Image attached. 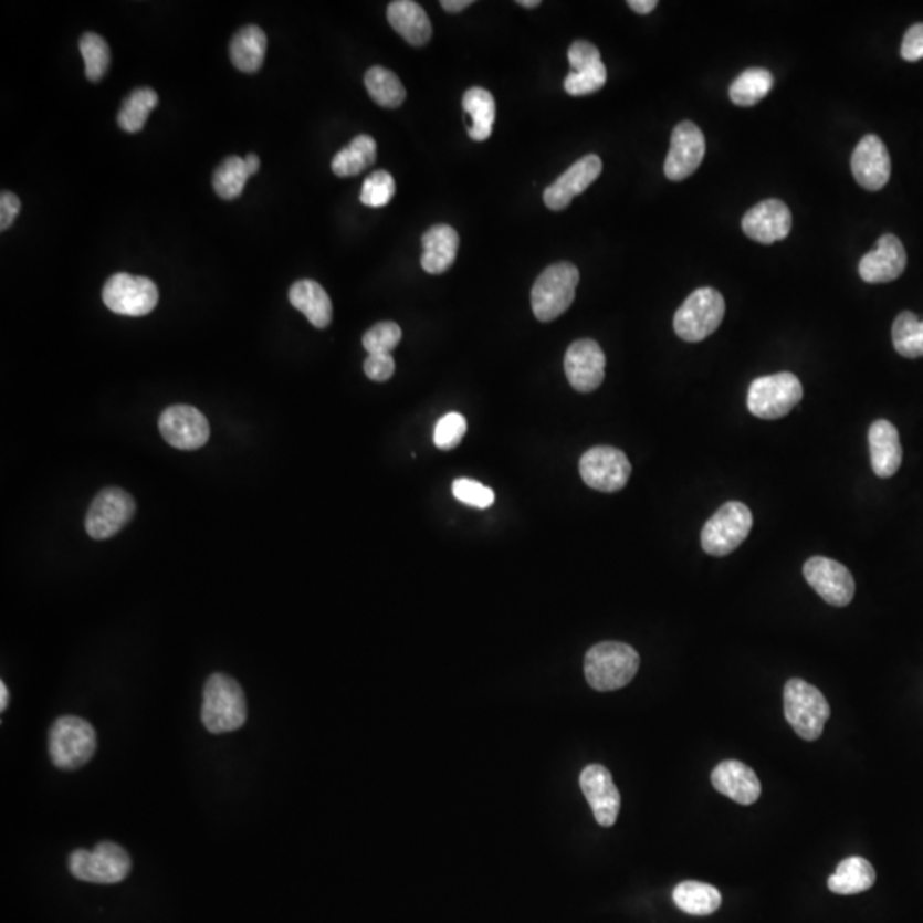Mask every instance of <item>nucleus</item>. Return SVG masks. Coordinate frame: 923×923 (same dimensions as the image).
Here are the masks:
<instances>
[{"instance_id": "obj_29", "label": "nucleus", "mask_w": 923, "mask_h": 923, "mask_svg": "<svg viewBox=\"0 0 923 923\" xmlns=\"http://www.w3.org/2000/svg\"><path fill=\"white\" fill-rule=\"evenodd\" d=\"M874 882L875 871L869 860L862 857H848L841 860L835 874L828 879V888L831 893L859 894L871 890Z\"/></svg>"}, {"instance_id": "obj_18", "label": "nucleus", "mask_w": 923, "mask_h": 923, "mask_svg": "<svg viewBox=\"0 0 923 923\" xmlns=\"http://www.w3.org/2000/svg\"><path fill=\"white\" fill-rule=\"evenodd\" d=\"M790 230V209L778 199L763 200L749 209L743 218V231L746 237L765 245L782 242L788 237Z\"/></svg>"}, {"instance_id": "obj_14", "label": "nucleus", "mask_w": 923, "mask_h": 923, "mask_svg": "<svg viewBox=\"0 0 923 923\" xmlns=\"http://www.w3.org/2000/svg\"><path fill=\"white\" fill-rule=\"evenodd\" d=\"M804 577L822 600L835 607H845L856 596V581L847 566L835 559L815 556L804 565Z\"/></svg>"}, {"instance_id": "obj_51", "label": "nucleus", "mask_w": 923, "mask_h": 923, "mask_svg": "<svg viewBox=\"0 0 923 923\" xmlns=\"http://www.w3.org/2000/svg\"><path fill=\"white\" fill-rule=\"evenodd\" d=\"M516 4L522 6V8H525V9H534V8H539L541 0H518V2H516Z\"/></svg>"}, {"instance_id": "obj_4", "label": "nucleus", "mask_w": 923, "mask_h": 923, "mask_svg": "<svg viewBox=\"0 0 923 923\" xmlns=\"http://www.w3.org/2000/svg\"><path fill=\"white\" fill-rule=\"evenodd\" d=\"M785 719L804 741L821 737L831 709L818 688L803 679H790L784 690Z\"/></svg>"}, {"instance_id": "obj_21", "label": "nucleus", "mask_w": 923, "mask_h": 923, "mask_svg": "<svg viewBox=\"0 0 923 923\" xmlns=\"http://www.w3.org/2000/svg\"><path fill=\"white\" fill-rule=\"evenodd\" d=\"M906 268V252L894 234L879 238L878 247L866 253L859 264V274L866 283L881 284L896 281Z\"/></svg>"}, {"instance_id": "obj_35", "label": "nucleus", "mask_w": 923, "mask_h": 923, "mask_svg": "<svg viewBox=\"0 0 923 923\" xmlns=\"http://www.w3.org/2000/svg\"><path fill=\"white\" fill-rule=\"evenodd\" d=\"M252 177L249 168H247L245 158H238V156H230L218 166L212 177V185H214L216 193L221 199L233 200L242 196L245 189L247 180Z\"/></svg>"}, {"instance_id": "obj_28", "label": "nucleus", "mask_w": 923, "mask_h": 923, "mask_svg": "<svg viewBox=\"0 0 923 923\" xmlns=\"http://www.w3.org/2000/svg\"><path fill=\"white\" fill-rule=\"evenodd\" d=\"M462 106L468 117L471 118L469 125V137L475 143H484L490 139L493 134L494 120H496V103H494L493 95L484 87H471L465 91Z\"/></svg>"}, {"instance_id": "obj_19", "label": "nucleus", "mask_w": 923, "mask_h": 923, "mask_svg": "<svg viewBox=\"0 0 923 923\" xmlns=\"http://www.w3.org/2000/svg\"><path fill=\"white\" fill-rule=\"evenodd\" d=\"M600 171H602V161L599 156L588 155L578 159L558 180L547 187L544 192V204L550 211H563L571 204L575 197L584 193L600 177Z\"/></svg>"}, {"instance_id": "obj_9", "label": "nucleus", "mask_w": 923, "mask_h": 923, "mask_svg": "<svg viewBox=\"0 0 923 923\" xmlns=\"http://www.w3.org/2000/svg\"><path fill=\"white\" fill-rule=\"evenodd\" d=\"M751 528V510L741 502L725 503L701 531V546L710 556H727L747 539Z\"/></svg>"}, {"instance_id": "obj_16", "label": "nucleus", "mask_w": 923, "mask_h": 923, "mask_svg": "<svg viewBox=\"0 0 923 923\" xmlns=\"http://www.w3.org/2000/svg\"><path fill=\"white\" fill-rule=\"evenodd\" d=\"M565 371L569 385L577 392L588 394L599 389L606 377V355L592 339H580L566 350Z\"/></svg>"}, {"instance_id": "obj_6", "label": "nucleus", "mask_w": 923, "mask_h": 923, "mask_svg": "<svg viewBox=\"0 0 923 923\" xmlns=\"http://www.w3.org/2000/svg\"><path fill=\"white\" fill-rule=\"evenodd\" d=\"M725 317V300L713 287H700L675 312L674 331L686 343L712 336Z\"/></svg>"}, {"instance_id": "obj_43", "label": "nucleus", "mask_w": 923, "mask_h": 923, "mask_svg": "<svg viewBox=\"0 0 923 923\" xmlns=\"http://www.w3.org/2000/svg\"><path fill=\"white\" fill-rule=\"evenodd\" d=\"M568 61L574 72L585 71L600 64V52L596 45L585 40H578L568 49Z\"/></svg>"}, {"instance_id": "obj_30", "label": "nucleus", "mask_w": 923, "mask_h": 923, "mask_svg": "<svg viewBox=\"0 0 923 923\" xmlns=\"http://www.w3.org/2000/svg\"><path fill=\"white\" fill-rule=\"evenodd\" d=\"M674 903L688 915H712L722 904V894L715 885L700 881H684L675 885Z\"/></svg>"}, {"instance_id": "obj_2", "label": "nucleus", "mask_w": 923, "mask_h": 923, "mask_svg": "<svg viewBox=\"0 0 923 923\" xmlns=\"http://www.w3.org/2000/svg\"><path fill=\"white\" fill-rule=\"evenodd\" d=\"M202 722L211 734H227L245 724V693L230 675L212 674L206 682Z\"/></svg>"}, {"instance_id": "obj_42", "label": "nucleus", "mask_w": 923, "mask_h": 923, "mask_svg": "<svg viewBox=\"0 0 923 923\" xmlns=\"http://www.w3.org/2000/svg\"><path fill=\"white\" fill-rule=\"evenodd\" d=\"M453 496L464 505L474 506V508H490L494 503V493L484 484L472 481V479H457L453 483Z\"/></svg>"}, {"instance_id": "obj_34", "label": "nucleus", "mask_w": 923, "mask_h": 923, "mask_svg": "<svg viewBox=\"0 0 923 923\" xmlns=\"http://www.w3.org/2000/svg\"><path fill=\"white\" fill-rule=\"evenodd\" d=\"M159 98L151 87H139L125 98L117 115L118 125L125 133H139L146 125L149 114L158 106Z\"/></svg>"}, {"instance_id": "obj_47", "label": "nucleus", "mask_w": 923, "mask_h": 923, "mask_svg": "<svg viewBox=\"0 0 923 923\" xmlns=\"http://www.w3.org/2000/svg\"><path fill=\"white\" fill-rule=\"evenodd\" d=\"M628 6L638 14H650L659 6V2L657 0H630Z\"/></svg>"}, {"instance_id": "obj_49", "label": "nucleus", "mask_w": 923, "mask_h": 923, "mask_svg": "<svg viewBox=\"0 0 923 923\" xmlns=\"http://www.w3.org/2000/svg\"><path fill=\"white\" fill-rule=\"evenodd\" d=\"M245 162L247 168H249L250 175H255L256 171H259V168H261V159H259V156L249 155L245 158Z\"/></svg>"}, {"instance_id": "obj_44", "label": "nucleus", "mask_w": 923, "mask_h": 923, "mask_svg": "<svg viewBox=\"0 0 923 923\" xmlns=\"http://www.w3.org/2000/svg\"><path fill=\"white\" fill-rule=\"evenodd\" d=\"M396 371L392 355H368L365 359V374L369 380L387 381Z\"/></svg>"}, {"instance_id": "obj_3", "label": "nucleus", "mask_w": 923, "mask_h": 923, "mask_svg": "<svg viewBox=\"0 0 923 923\" xmlns=\"http://www.w3.org/2000/svg\"><path fill=\"white\" fill-rule=\"evenodd\" d=\"M96 744L95 728L80 716H61L49 732L50 759L61 769L83 768L95 756Z\"/></svg>"}, {"instance_id": "obj_7", "label": "nucleus", "mask_w": 923, "mask_h": 923, "mask_svg": "<svg viewBox=\"0 0 923 923\" xmlns=\"http://www.w3.org/2000/svg\"><path fill=\"white\" fill-rule=\"evenodd\" d=\"M69 869L81 881L117 884L130 874L133 860L120 845L103 841L95 850H74L69 857Z\"/></svg>"}, {"instance_id": "obj_13", "label": "nucleus", "mask_w": 923, "mask_h": 923, "mask_svg": "<svg viewBox=\"0 0 923 923\" xmlns=\"http://www.w3.org/2000/svg\"><path fill=\"white\" fill-rule=\"evenodd\" d=\"M159 431L178 450H197L208 443L211 428L208 418L193 406L177 403L159 416Z\"/></svg>"}, {"instance_id": "obj_23", "label": "nucleus", "mask_w": 923, "mask_h": 923, "mask_svg": "<svg viewBox=\"0 0 923 923\" xmlns=\"http://www.w3.org/2000/svg\"><path fill=\"white\" fill-rule=\"evenodd\" d=\"M869 449L874 474L882 479L893 478L903 460L900 434L894 424L885 419L875 421L869 430Z\"/></svg>"}, {"instance_id": "obj_5", "label": "nucleus", "mask_w": 923, "mask_h": 923, "mask_svg": "<svg viewBox=\"0 0 923 923\" xmlns=\"http://www.w3.org/2000/svg\"><path fill=\"white\" fill-rule=\"evenodd\" d=\"M580 272L569 262L549 265L532 287V310L537 321L558 318L575 300Z\"/></svg>"}, {"instance_id": "obj_15", "label": "nucleus", "mask_w": 923, "mask_h": 923, "mask_svg": "<svg viewBox=\"0 0 923 923\" xmlns=\"http://www.w3.org/2000/svg\"><path fill=\"white\" fill-rule=\"evenodd\" d=\"M705 151V136L700 127L693 122H681L672 133L671 149L663 165L665 177L672 181L686 180L700 168Z\"/></svg>"}, {"instance_id": "obj_41", "label": "nucleus", "mask_w": 923, "mask_h": 923, "mask_svg": "<svg viewBox=\"0 0 923 923\" xmlns=\"http://www.w3.org/2000/svg\"><path fill=\"white\" fill-rule=\"evenodd\" d=\"M465 431H468V421L464 416L450 412L443 416L434 427V445L440 450L455 449L460 445V441L464 440Z\"/></svg>"}, {"instance_id": "obj_25", "label": "nucleus", "mask_w": 923, "mask_h": 923, "mask_svg": "<svg viewBox=\"0 0 923 923\" xmlns=\"http://www.w3.org/2000/svg\"><path fill=\"white\" fill-rule=\"evenodd\" d=\"M390 27L412 46H424L431 40L433 28L421 6L412 0H396L387 9Z\"/></svg>"}, {"instance_id": "obj_37", "label": "nucleus", "mask_w": 923, "mask_h": 923, "mask_svg": "<svg viewBox=\"0 0 923 923\" xmlns=\"http://www.w3.org/2000/svg\"><path fill=\"white\" fill-rule=\"evenodd\" d=\"M81 55H83L86 77L91 83H98L105 77L109 67V46L106 40L96 33H84L80 42Z\"/></svg>"}, {"instance_id": "obj_38", "label": "nucleus", "mask_w": 923, "mask_h": 923, "mask_svg": "<svg viewBox=\"0 0 923 923\" xmlns=\"http://www.w3.org/2000/svg\"><path fill=\"white\" fill-rule=\"evenodd\" d=\"M394 196H396V180L392 175L389 171L378 170L366 178L359 199L368 208L377 209L389 204Z\"/></svg>"}, {"instance_id": "obj_39", "label": "nucleus", "mask_w": 923, "mask_h": 923, "mask_svg": "<svg viewBox=\"0 0 923 923\" xmlns=\"http://www.w3.org/2000/svg\"><path fill=\"white\" fill-rule=\"evenodd\" d=\"M402 339V328L396 322H380L363 336V346L369 355H390Z\"/></svg>"}, {"instance_id": "obj_50", "label": "nucleus", "mask_w": 923, "mask_h": 923, "mask_svg": "<svg viewBox=\"0 0 923 923\" xmlns=\"http://www.w3.org/2000/svg\"><path fill=\"white\" fill-rule=\"evenodd\" d=\"M9 703V691L8 686H6V682L0 684V709L6 710Z\"/></svg>"}, {"instance_id": "obj_1", "label": "nucleus", "mask_w": 923, "mask_h": 923, "mask_svg": "<svg viewBox=\"0 0 923 923\" xmlns=\"http://www.w3.org/2000/svg\"><path fill=\"white\" fill-rule=\"evenodd\" d=\"M640 668V655L630 644L604 641L585 655V678L597 691L628 686Z\"/></svg>"}, {"instance_id": "obj_36", "label": "nucleus", "mask_w": 923, "mask_h": 923, "mask_svg": "<svg viewBox=\"0 0 923 923\" xmlns=\"http://www.w3.org/2000/svg\"><path fill=\"white\" fill-rule=\"evenodd\" d=\"M893 344L903 358H922L923 321L915 313L903 312L898 315L893 324Z\"/></svg>"}, {"instance_id": "obj_22", "label": "nucleus", "mask_w": 923, "mask_h": 923, "mask_svg": "<svg viewBox=\"0 0 923 923\" xmlns=\"http://www.w3.org/2000/svg\"><path fill=\"white\" fill-rule=\"evenodd\" d=\"M712 784L722 796H727L741 806H751L762 796V784L753 768L744 763L728 759L716 765Z\"/></svg>"}, {"instance_id": "obj_10", "label": "nucleus", "mask_w": 923, "mask_h": 923, "mask_svg": "<svg viewBox=\"0 0 923 923\" xmlns=\"http://www.w3.org/2000/svg\"><path fill=\"white\" fill-rule=\"evenodd\" d=\"M103 302L118 315L144 317L158 305V287L147 277L120 272L112 275L103 286Z\"/></svg>"}, {"instance_id": "obj_8", "label": "nucleus", "mask_w": 923, "mask_h": 923, "mask_svg": "<svg viewBox=\"0 0 923 923\" xmlns=\"http://www.w3.org/2000/svg\"><path fill=\"white\" fill-rule=\"evenodd\" d=\"M804 390L794 374L768 375L751 384L747 409L759 419H780L803 400Z\"/></svg>"}, {"instance_id": "obj_48", "label": "nucleus", "mask_w": 923, "mask_h": 923, "mask_svg": "<svg viewBox=\"0 0 923 923\" xmlns=\"http://www.w3.org/2000/svg\"><path fill=\"white\" fill-rule=\"evenodd\" d=\"M472 6V0H441V8L447 12H460Z\"/></svg>"}, {"instance_id": "obj_40", "label": "nucleus", "mask_w": 923, "mask_h": 923, "mask_svg": "<svg viewBox=\"0 0 923 923\" xmlns=\"http://www.w3.org/2000/svg\"><path fill=\"white\" fill-rule=\"evenodd\" d=\"M607 81L606 65H594V67L585 69L580 72H569L565 80V91L571 96H587L602 90Z\"/></svg>"}, {"instance_id": "obj_26", "label": "nucleus", "mask_w": 923, "mask_h": 923, "mask_svg": "<svg viewBox=\"0 0 923 923\" xmlns=\"http://www.w3.org/2000/svg\"><path fill=\"white\" fill-rule=\"evenodd\" d=\"M290 302L302 312L313 327L325 328L332 322V302L317 281L302 280L290 290Z\"/></svg>"}, {"instance_id": "obj_20", "label": "nucleus", "mask_w": 923, "mask_h": 923, "mask_svg": "<svg viewBox=\"0 0 923 923\" xmlns=\"http://www.w3.org/2000/svg\"><path fill=\"white\" fill-rule=\"evenodd\" d=\"M852 174L866 190H881L891 177L890 153L874 134L863 137L852 155Z\"/></svg>"}, {"instance_id": "obj_46", "label": "nucleus", "mask_w": 923, "mask_h": 923, "mask_svg": "<svg viewBox=\"0 0 923 923\" xmlns=\"http://www.w3.org/2000/svg\"><path fill=\"white\" fill-rule=\"evenodd\" d=\"M21 211V200L12 192L4 190L0 196V230L6 231L12 227L15 218Z\"/></svg>"}, {"instance_id": "obj_33", "label": "nucleus", "mask_w": 923, "mask_h": 923, "mask_svg": "<svg viewBox=\"0 0 923 923\" xmlns=\"http://www.w3.org/2000/svg\"><path fill=\"white\" fill-rule=\"evenodd\" d=\"M772 87V72L762 67L747 69L741 76L735 77L728 87V96L734 105L754 106L768 96Z\"/></svg>"}, {"instance_id": "obj_24", "label": "nucleus", "mask_w": 923, "mask_h": 923, "mask_svg": "<svg viewBox=\"0 0 923 923\" xmlns=\"http://www.w3.org/2000/svg\"><path fill=\"white\" fill-rule=\"evenodd\" d=\"M459 233L449 224H437L422 237L421 265L428 274H443L452 268L459 252Z\"/></svg>"}, {"instance_id": "obj_31", "label": "nucleus", "mask_w": 923, "mask_h": 923, "mask_svg": "<svg viewBox=\"0 0 923 923\" xmlns=\"http://www.w3.org/2000/svg\"><path fill=\"white\" fill-rule=\"evenodd\" d=\"M377 161V143L374 137H355L332 159V171L337 177H355Z\"/></svg>"}, {"instance_id": "obj_12", "label": "nucleus", "mask_w": 923, "mask_h": 923, "mask_svg": "<svg viewBox=\"0 0 923 923\" xmlns=\"http://www.w3.org/2000/svg\"><path fill=\"white\" fill-rule=\"evenodd\" d=\"M580 475L588 487L616 493L630 481V460L615 447H594L580 459Z\"/></svg>"}, {"instance_id": "obj_27", "label": "nucleus", "mask_w": 923, "mask_h": 923, "mask_svg": "<svg viewBox=\"0 0 923 923\" xmlns=\"http://www.w3.org/2000/svg\"><path fill=\"white\" fill-rule=\"evenodd\" d=\"M265 52H268V36L255 24L242 28L231 40V62L238 71L245 72V74H253L262 67Z\"/></svg>"}, {"instance_id": "obj_11", "label": "nucleus", "mask_w": 923, "mask_h": 923, "mask_svg": "<svg viewBox=\"0 0 923 923\" xmlns=\"http://www.w3.org/2000/svg\"><path fill=\"white\" fill-rule=\"evenodd\" d=\"M136 513V502L127 491L120 487H105L91 503L87 510L86 532L93 539L103 541L114 537Z\"/></svg>"}, {"instance_id": "obj_32", "label": "nucleus", "mask_w": 923, "mask_h": 923, "mask_svg": "<svg viewBox=\"0 0 923 923\" xmlns=\"http://www.w3.org/2000/svg\"><path fill=\"white\" fill-rule=\"evenodd\" d=\"M365 86L371 99L384 108H397L406 102V96H408L397 74L380 65L368 69L365 74Z\"/></svg>"}, {"instance_id": "obj_45", "label": "nucleus", "mask_w": 923, "mask_h": 923, "mask_svg": "<svg viewBox=\"0 0 923 923\" xmlns=\"http://www.w3.org/2000/svg\"><path fill=\"white\" fill-rule=\"evenodd\" d=\"M901 57L906 62L922 61L923 59V23L913 24L901 43Z\"/></svg>"}, {"instance_id": "obj_17", "label": "nucleus", "mask_w": 923, "mask_h": 923, "mask_svg": "<svg viewBox=\"0 0 923 923\" xmlns=\"http://www.w3.org/2000/svg\"><path fill=\"white\" fill-rule=\"evenodd\" d=\"M580 787L585 799L592 807L596 821L604 828L615 826L621 809V796L611 772L602 765H588L581 772Z\"/></svg>"}]
</instances>
